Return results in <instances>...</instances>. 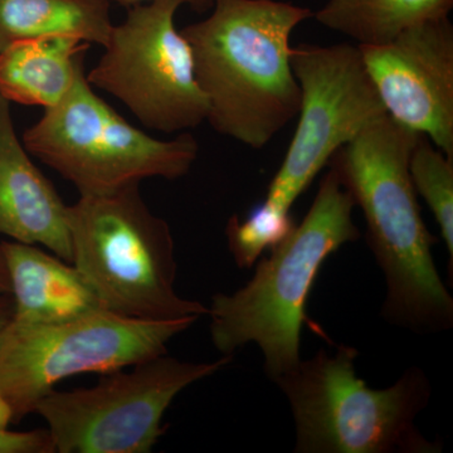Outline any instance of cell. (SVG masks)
<instances>
[{
    "mask_svg": "<svg viewBox=\"0 0 453 453\" xmlns=\"http://www.w3.org/2000/svg\"><path fill=\"white\" fill-rule=\"evenodd\" d=\"M422 134L388 113L340 148L329 166L353 196L366 223V242L386 279L381 315L416 334L453 326V299L438 273V242L423 222L410 159Z\"/></svg>",
    "mask_w": 453,
    "mask_h": 453,
    "instance_id": "obj_1",
    "label": "cell"
},
{
    "mask_svg": "<svg viewBox=\"0 0 453 453\" xmlns=\"http://www.w3.org/2000/svg\"><path fill=\"white\" fill-rule=\"evenodd\" d=\"M312 14L279 0H216L210 16L181 29L213 130L262 149L296 118L290 40Z\"/></svg>",
    "mask_w": 453,
    "mask_h": 453,
    "instance_id": "obj_2",
    "label": "cell"
},
{
    "mask_svg": "<svg viewBox=\"0 0 453 453\" xmlns=\"http://www.w3.org/2000/svg\"><path fill=\"white\" fill-rule=\"evenodd\" d=\"M354 207L353 196L330 168L303 222L261 259L247 285L211 297V339L222 356L255 342L271 380L299 365L301 329L319 271L330 255L360 238Z\"/></svg>",
    "mask_w": 453,
    "mask_h": 453,
    "instance_id": "obj_3",
    "label": "cell"
},
{
    "mask_svg": "<svg viewBox=\"0 0 453 453\" xmlns=\"http://www.w3.org/2000/svg\"><path fill=\"white\" fill-rule=\"evenodd\" d=\"M357 356L349 345L320 349L273 380L294 416L295 452H441L416 426L431 399L427 374L412 366L388 388L372 389L357 375Z\"/></svg>",
    "mask_w": 453,
    "mask_h": 453,
    "instance_id": "obj_4",
    "label": "cell"
},
{
    "mask_svg": "<svg viewBox=\"0 0 453 453\" xmlns=\"http://www.w3.org/2000/svg\"><path fill=\"white\" fill-rule=\"evenodd\" d=\"M73 262L104 308L140 320L208 314L207 306L175 288L172 229L140 195V186L103 196H80L67 207Z\"/></svg>",
    "mask_w": 453,
    "mask_h": 453,
    "instance_id": "obj_5",
    "label": "cell"
},
{
    "mask_svg": "<svg viewBox=\"0 0 453 453\" xmlns=\"http://www.w3.org/2000/svg\"><path fill=\"white\" fill-rule=\"evenodd\" d=\"M196 318L140 320L97 310L50 324L9 321L0 334V428L18 425L62 380L107 374L168 353Z\"/></svg>",
    "mask_w": 453,
    "mask_h": 453,
    "instance_id": "obj_6",
    "label": "cell"
},
{
    "mask_svg": "<svg viewBox=\"0 0 453 453\" xmlns=\"http://www.w3.org/2000/svg\"><path fill=\"white\" fill-rule=\"evenodd\" d=\"M23 145L80 196L109 195L145 179L186 177L199 154L187 131L160 140L133 127L95 94L86 74L26 130Z\"/></svg>",
    "mask_w": 453,
    "mask_h": 453,
    "instance_id": "obj_7",
    "label": "cell"
},
{
    "mask_svg": "<svg viewBox=\"0 0 453 453\" xmlns=\"http://www.w3.org/2000/svg\"><path fill=\"white\" fill-rule=\"evenodd\" d=\"M234 359L181 362L168 353L107 372L89 388L50 390L35 407L58 453H148L165 434L164 414L179 393Z\"/></svg>",
    "mask_w": 453,
    "mask_h": 453,
    "instance_id": "obj_8",
    "label": "cell"
},
{
    "mask_svg": "<svg viewBox=\"0 0 453 453\" xmlns=\"http://www.w3.org/2000/svg\"><path fill=\"white\" fill-rule=\"evenodd\" d=\"M178 0L133 5L112 26L89 85L120 100L148 129L174 134L207 121L208 101L196 79L192 50L175 27Z\"/></svg>",
    "mask_w": 453,
    "mask_h": 453,
    "instance_id": "obj_9",
    "label": "cell"
},
{
    "mask_svg": "<svg viewBox=\"0 0 453 453\" xmlns=\"http://www.w3.org/2000/svg\"><path fill=\"white\" fill-rule=\"evenodd\" d=\"M291 65L301 88L299 122L265 201L286 213L340 148L387 113L359 47L301 44L292 47Z\"/></svg>",
    "mask_w": 453,
    "mask_h": 453,
    "instance_id": "obj_10",
    "label": "cell"
},
{
    "mask_svg": "<svg viewBox=\"0 0 453 453\" xmlns=\"http://www.w3.org/2000/svg\"><path fill=\"white\" fill-rule=\"evenodd\" d=\"M386 111L453 157V26L449 17L405 29L384 46H357Z\"/></svg>",
    "mask_w": 453,
    "mask_h": 453,
    "instance_id": "obj_11",
    "label": "cell"
},
{
    "mask_svg": "<svg viewBox=\"0 0 453 453\" xmlns=\"http://www.w3.org/2000/svg\"><path fill=\"white\" fill-rule=\"evenodd\" d=\"M67 207L18 139L11 103L0 95V234L73 262Z\"/></svg>",
    "mask_w": 453,
    "mask_h": 453,
    "instance_id": "obj_12",
    "label": "cell"
},
{
    "mask_svg": "<svg viewBox=\"0 0 453 453\" xmlns=\"http://www.w3.org/2000/svg\"><path fill=\"white\" fill-rule=\"evenodd\" d=\"M16 324H50L106 310L79 270L35 244L0 242Z\"/></svg>",
    "mask_w": 453,
    "mask_h": 453,
    "instance_id": "obj_13",
    "label": "cell"
},
{
    "mask_svg": "<svg viewBox=\"0 0 453 453\" xmlns=\"http://www.w3.org/2000/svg\"><path fill=\"white\" fill-rule=\"evenodd\" d=\"M89 46L70 35L12 44L0 53V95L20 105H57L85 76Z\"/></svg>",
    "mask_w": 453,
    "mask_h": 453,
    "instance_id": "obj_14",
    "label": "cell"
},
{
    "mask_svg": "<svg viewBox=\"0 0 453 453\" xmlns=\"http://www.w3.org/2000/svg\"><path fill=\"white\" fill-rule=\"evenodd\" d=\"M112 26L109 0H0V53L17 42L50 35L104 47Z\"/></svg>",
    "mask_w": 453,
    "mask_h": 453,
    "instance_id": "obj_15",
    "label": "cell"
},
{
    "mask_svg": "<svg viewBox=\"0 0 453 453\" xmlns=\"http://www.w3.org/2000/svg\"><path fill=\"white\" fill-rule=\"evenodd\" d=\"M453 0H327L315 19L357 42L384 46L426 20L449 17Z\"/></svg>",
    "mask_w": 453,
    "mask_h": 453,
    "instance_id": "obj_16",
    "label": "cell"
},
{
    "mask_svg": "<svg viewBox=\"0 0 453 453\" xmlns=\"http://www.w3.org/2000/svg\"><path fill=\"white\" fill-rule=\"evenodd\" d=\"M410 173L417 195L427 203L453 261V157L421 135L410 159Z\"/></svg>",
    "mask_w": 453,
    "mask_h": 453,
    "instance_id": "obj_17",
    "label": "cell"
},
{
    "mask_svg": "<svg viewBox=\"0 0 453 453\" xmlns=\"http://www.w3.org/2000/svg\"><path fill=\"white\" fill-rule=\"evenodd\" d=\"M295 226L290 213L275 210L264 202L253 208L246 219L232 216L226 222L229 252L238 267L251 268L262 253L281 242Z\"/></svg>",
    "mask_w": 453,
    "mask_h": 453,
    "instance_id": "obj_18",
    "label": "cell"
},
{
    "mask_svg": "<svg viewBox=\"0 0 453 453\" xmlns=\"http://www.w3.org/2000/svg\"><path fill=\"white\" fill-rule=\"evenodd\" d=\"M0 453H56L49 429L16 432L0 428Z\"/></svg>",
    "mask_w": 453,
    "mask_h": 453,
    "instance_id": "obj_19",
    "label": "cell"
},
{
    "mask_svg": "<svg viewBox=\"0 0 453 453\" xmlns=\"http://www.w3.org/2000/svg\"><path fill=\"white\" fill-rule=\"evenodd\" d=\"M110 3H118L125 7H133V5L142 4V3L155 2V0H109ZM181 4H188L196 13H205L211 11L216 0H178Z\"/></svg>",
    "mask_w": 453,
    "mask_h": 453,
    "instance_id": "obj_20",
    "label": "cell"
},
{
    "mask_svg": "<svg viewBox=\"0 0 453 453\" xmlns=\"http://www.w3.org/2000/svg\"><path fill=\"white\" fill-rule=\"evenodd\" d=\"M13 315V301L11 295H0V334L11 321Z\"/></svg>",
    "mask_w": 453,
    "mask_h": 453,
    "instance_id": "obj_21",
    "label": "cell"
},
{
    "mask_svg": "<svg viewBox=\"0 0 453 453\" xmlns=\"http://www.w3.org/2000/svg\"><path fill=\"white\" fill-rule=\"evenodd\" d=\"M0 295H11V283H9L7 265H5L2 247H0Z\"/></svg>",
    "mask_w": 453,
    "mask_h": 453,
    "instance_id": "obj_22",
    "label": "cell"
}]
</instances>
